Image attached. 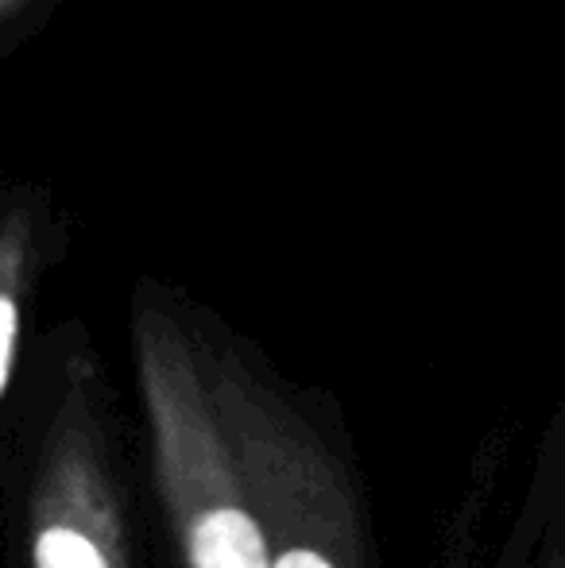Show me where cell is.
Returning <instances> with one entry per match:
<instances>
[{"label": "cell", "instance_id": "cell-1", "mask_svg": "<svg viewBox=\"0 0 565 568\" xmlns=\"http://www.w3.org/2000/svg\"><path fill=\"white\" fill-rule=\"evenodd\" d=\"M194 568H268V549L256 523L241 510H213L190 541Z\"/></svg>", "mask_w": 565, "mask_h": 568}, {"label": "cell", "instance_id": "cell-3", "mask_svg": "<svg viewBox=\"0 0 565 568\" xmlns=\"http://www.w3.org/2000/svg\"><path fill=\"white\" fill-rule=\"evenodd\" d=\"M36 565L39 568H105L98 549H93L82 534L67 530V526H54V530L39 534Z\"/></svg>", "mask_w": 565, "mask_h": 568}, {"label": "cell", "instance_id": "cell-4", "mask_svg": "<svg viewBox=\"0 0 565 568\" xmlns=\"http://www.w3.org/2000/svg\"><path fill=\"white\" fill-rule=\"evenodd\" d=\"M275 568H333V565L325 561V557L310 554V549H291V554L280 557V565Z\"/></svg>", "mask_w": 565, "mask_h": 568}, {"label": "cell", "instance_id": "cell-2", "mask_svg": "<svg viewBox=\"0 0 565 568\" xmlns=\"http://www.w3.org/2000/svg\"><path fill=\"white\" fill-rule=\"evenodd\" d=\"M62 0H0V62L28 47L51 23Z\"/></svg>", "mask_w": 565, "mask_h": 568}]
</instances>
